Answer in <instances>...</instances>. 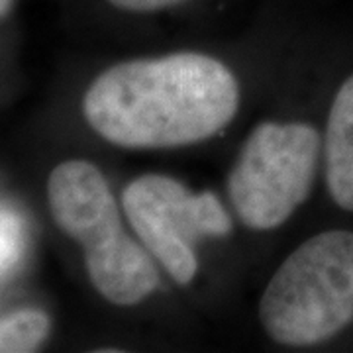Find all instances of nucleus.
<instances>
[{"instance_id":"obj_1","label":"nucleus","mask_w":353,"mask_h":353,"mask_svg":"<svg viewBox=\"0 0 353 353\" xmlns=\"http://www.w3.org/2000/svg\"><path fill=\"white\" fill-rule=\"evenodd\" d=\"M238 106L234 73L214 57L190 51L114 65L92 81L83 99L88 126L132 150L212 138L232 122Z\"/></svg>"},{"instance_id":"obj_2","label":"nucleus","mask_w":353,"mask_h":353,"mask_svg":"<svg viewBox=\"0 0 353 353\" xmlns=\"http://www.w3.org/2000/svg\"><path fill=\"white\" fill-rule=\"evenodd\" d=\"M48 201L59 230L83 245L90 283L106 301L132 306L157 289L152 257L124 232L112 190L94 165L83 159L57 165Z\"/></svg>"},{"instance_id":"obj_3","label":"nucleus","mask_w":353,"mask_h":353,"mask_svg":"<svg viewBox=\"0 0 353 353\" xmlns=\"http://www.w3.org/2000/svg\"><path fill=\"white\" fill-rule=\"evenodd\" d=\"M267 334L285 345H314L353 322V232L312 236L283 261L259 303Z\"/></svg>"},{"instance_id":"obj_4","label":"nucleus","mask_w":353,"mask_h":353,"mask_svg":"<svg viewBox=\"0 0 353 353\" xmlns=\"http://www.w3.org/2000/svg\"><path fill=\"white\" fill-rule=\"evenodd\" d=\"M320 155V134L308 124L263 122L241 148L228 179L240 220L252 230L287 222L310 194Z\"/></svg>"},{"instance_id":"obj_5","label":"nucleus","mask_w":353,"mask_h":353,"mask_svg":"<svg viewBox=\"0 0 353 353\" xmlns=\"http://www.w3.org/2000/svg\"><path fill=\"white\" fill-rule=\"evenodd\" d=\"M122 204L145 250L179 285H189L199 271L194 243L232 232V218L214 192L192 194L167 175H141L122 192Z\"/></svg>"},{"instance_id":"obj_6","label":"nucleus","mask_w":353,"mask_h":353,"mask_svg":"<svg viewBox=\"0 0 353 353\" xmlns=\"http://www.w3.org/2000/svg\"><path fill=\"white\" fill-rule=\"evenodd\" d=\"M324 150L330 194L338 206L353 212V75L334 99Z\"/></svg>"},{"instance_id":"obj_7","label":"nucleus","mask_w":353,"mask_h":353,"mask_svg":"<svg viewBox=\"0 0 353 353\" xmlns=\"http://www.w3.org/2000/svg\"><path fill=\"white\" fill-rule=\"evenodd\" d=\"M50 318L39 310H22L0 320V353L38 350L50 334Z\"/></svg>"},{"instance_id":"obj_8","label":"nucleus","mask_w":353,"mask_h":353,"mask_svg":"<svg viewBox=\"0 0 353 353\" xmlns=\"http://www.w3.org/2000/svg\"><path fill=\"white\" fill-rule=\"evenodd\" d=\"M22 250V230L18 218L0 210V275L16 265Z\"/></svg>"},{"instance_id":"obj_9","label":"nucleus","mask_w":353,"mask_h":353,"mask_svg":"<svg viewBox=\"0 0 353 353\" xmlns=\"http://www.w3.org/2000/svg\"><path fill=\"white\" fill-rule=\"evenodd\" d=\"M112 6L120 10H130V12H155L176 6L185 0H108Z\"/></svg>"},{"instance_id":"obj_10","label":"nucleus","mask_w":353,"mask_h":353,"mask_svg":"<svg viewBox=\"0 0 353 353\" xmlns=\"http://www.w3.org/2000/svg\"><path fill=\"white\" fill-rule=\"evenodd\" d=\"M14 6V0H0V20L4 18V16H8V12L12 10Z\"/></svg>"}]
</instances>
